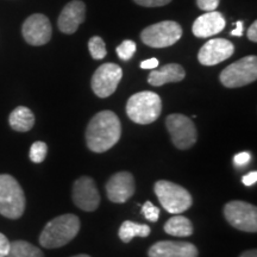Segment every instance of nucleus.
Segmentation results:
<instances>
[{"label": "nucleus", "instance_id": "f257e3e1", "mask_svg": "<svg viewBox=\"0 0 257 257\" xmlns=\"http://www.w3.org/2000/svg\"><path fill=\"white\" fill-rule=\"evenodd\" d=\"M121 135L120 120L112 111L96 113L86 130V143L93 153L101 154L110 150L119 141Z\"/></svg>", "mask_w": 257, "mask_h": 257}, {"label": "nucleus", "instance_id": "f03ea898", "mask_svg": "<svg viewBox=\"0 0 257 257\" xmlns=\"http://www.w3.org/2000/svg\"><path fill=\"white\" fill-rule=\"evenodd\" d=\"M80 220L75 214H62L51 219L41 232L40 243L46 249H56L68 244L79 233Z\"/></svg>", "mask_w": 257, "mask_h": 257}, {"label": "nucleus", "instance_id": "7ed1b4c3", "mask_svg": "<svg viewBox=\"0 0 257 257\" xmlns=\"http://www.w3.org/2000/svg\"><path fill=\"white\" fill-rule=\"evenodd\" d=\"M162 101L159 94L144 91L131 95L126 102V114L131 120L141 125L152 124L160 117Z\"/></svg>", "mask_w": 257, "mask_h": 257}, {"label": "nucleus", "instance_id": "20e7f679", "mask_svg": "<svg viewBox=\"0 0 257 257\" xmlns=\"http://www.w3.org/2000/svg\"><path fill=\"white\" fill-rule=\"evenodd\" d=\"M25 211L23 188L14 176L0 174V214L9 219H18Z\"/></svg>", "mask_w": 257, "mask_h": 257}, {"label": "nucleus", "instance_id": "39448f33", "mask_svg": "<svg viewBox=\"0 0 257 257\" xmlns=\"http://www.w3.org/2000/svg\"><path fill=\"white\" fill-rule=\"evenodd\" d=\"M154 191L162 207L169 213H182L193 204V198L187 189L174 182L161 180L155 184Z\"/></svg>", "mask_w": 257, "mask_h": 257}, {"label": "nucleus", "instance_id": "423d86ee", "mask_svg": "<svg viewBox=\"0 0 257 257\" xmlns=\"http://www.w3.org/2000/svg\"><path fill=\"white\" fill-rule=\"evenodd\" d=\"M257 79V57H243L220 73V82L227 88H238L249 85Z\"/></svg>", "mask_w": 257, "mask_h": 257}, {"label": "nucleus", "instance_id": "0eeeda50", "mask_svg": "<svg viewBox=\"0 0 257 257\" xmlns=\"http://www.w3.org/2000/svg\"><path fill=\"white\" fill-rule=\"evenodd\" d=\"M182 37V28L174 21H163L144 29L141 40L152 48H168Z\"/></svg>", "mask_w": 257, "mask_h": 257}, {"label": "nucleus", "instance_id": "6e6552de", "mask_svg": "<svg viewBox=\"0 0 257 257\" xmlns=\"http://www.w3.org/2000/svg\"><path fill=\"white\" fill-rule=\"evenodd\" d=\"M224 216L234 229L244 232L257 231V208L249 202L233 200L224 207Z\"/></svg>", "mask_w": 257, "mask_h": 257}, {"label": "nucleus", "instance_id": "1a4fd4ad", "mask_svg": "<svg viewBox=\"0 0 257 257\" xmlns=\"http://www.w3.org/2000/svg\"><path fill=\"white\" fill-rule=\"evenodd\" d=\"M166 126L172 137L173 144L178 149H189L197 142V128L192 119L186 115L169 114L166 119Z\"/></svg>", "mask_w": 257, "mask_h": 257}, {"label": "nucleus", "instance_id": "9d476101", "mask_svg": "<svg viewBox=\"0 0 257 257\" xmlns=\"http://www.w3.org/2000/svg\"><path fill=\"white\" fill-rule=\"evenodd\" d=\"M123 70L115 63H104L95 70L92 78V89L99 98H107L113 94L119 85Z\"/></svg>", "mask_w": 257, "mask_h": 257}, {"label": "nucleus", "instance_id": "9b49d317", "mask_svg": "<svg viewBox=\"0 0 257 257\" xmlns=\"http://www.w3.org/2000/svg\"><path fill=\"white\" fill-rule=\"evenodd\" d=\"M73 201L80 210L93 212L100 204V195L94 180L88 176H81L73 185Z\"/></svg>", "mask_w": 257, "mask_h": 257}, {"label": "nucleus", "instance_id": "f8f14e48", "mask_svg": "<svg viewBox=\"0 0 257 257\" xmlns=\"http://www.w3.org/2000/svg\"><path fill=\"white\" fill-rule=\"evenodd\" d=\"M22 34H23L24 40L31 46H44L50 41L51 34H53L50 21L44 15H32L24 22L22 27Z\"/></svg>", "mask_w": 257, "mask_h": 257}, {"label": "nucleus", "instance_id": "ddd939ff", "mask_svg": "<svg viewBox=\"0 0 257 257\" xmlns=\"http://www.w3.org/2000/svg\"><path fill=\"white\" fill-rule=\"evenodd\" d=\"M233 53L234 47L229 40L212 38L199 50L198 60L202 66H216V64L230 59Z\"/></svg>", "mask_w": 257, "mask_h": 257}, {"label": "nucleus", "instance_id": "4468645a", "mask_svg": "<svg viewBox=\"0 0 257 257\" xmlns=\"http://www.w3.org/2000/svg\"><path fill=\"white\" fill-rule=\"evenodd\" d=\"M136 184L131 173L119 172L112 175L106 184L107 198L114 204H124L134 195Z\"/></svg>", "mask_w": 257, "mask_h": 257}, {"label": "nucleus", "instance_id": "2eb2a0df", "mask_svg": "<svg viewBox=\"0 0 257 257\" xmlns=\"http://www.w3.org/2000/svg\"><path fill=\"white\" fill-rule=\"evenodd\" d=\"M86 6L81 0H72L64 6L57 19V27L63 34L72 35L85 22Z\"/></svg>", "mask_w": 257, "mask_h": 257}, {"label": "nucleus", "instance_id": "dca6fc26", "mask_svg": "<svg viewBox=\"0 0 257 257\" xmlns=\"http://www.w3.org/2000/svg\"><path fill=\"white\" fill-rule=\"evenodd\" d=\"M149 257H198L194 244L175 240H161L154 244L148 251Z\"/></svg>", "mask_w": 257, "mask_h": 257}, {"label": "nucleus", "instance_id": "f3484780", "mask_svg": "<svg viewBox=\"0 0 257 257\" xmlns=\"http://www.w3.org/2000/svg\"><path fill=\"white\" fill-rule=\"evenodd\" d=\"M226 25L224 16L218 11L205 12L194 21L192 32L195 37L207 38L219 34Z\"/></svg>", "mask_w": 257, "mask_h": 257}, {"label": "nucleus", "instance_id": "a211bd4d", "mask_svg": "<svg viewBox=\"0 0 257 257\" xmlns=\"http://www.w3.org/2000/svg\"><path fill=\"white\" fill-rule=\"evenodd\" d=\"M185 76L186 72L182 68V66H180L178 63H169L161 67L160 69L153 70L149 74L148 82L152 86H155V87H160V86H163L169 82L182 81Z\"/></svg>", "mask_w": 257, "mask_h": 257}, {"label": "nucleus", "instance_id": "6ab92c4d", "mask_svg": "<svg viewBox=\"0 0 257 257\" xmlns=\"http://www.w3.org/2000/svg\"><path fill=\"white\" fill-rule=\"evenodd\" d=\"M9 123L10 126L18 133H27L35 125V115L30 108L18 106L10 114Z\"/></svg>", "mask_w": 257, "mask_h": 257}, {"label": "nucleus", "instance_id": "aec40b11", "mask_svg": "<svg viewBox=\"0 0 257 257\" xmlns=\"http://www.w3.org/2000/svg\"><path fill=\"white\" fill-rule=\"evenodd\" d=\"M165 231L170 236L188 237L193 233L192 221L184 216L172 217L165 224Z\"/></svg>", "mask_w": 257, "mask_h": 257}, {"label": "nucleus", "instance_id": "412c9836", "mask_svg": "<svg viewBox=\"0 0 257 257\" xmlns=\"http://www.w3.org/2000/svg\"><path fill=\"white\" fill-rule=\"evenodd\" d=\"M150 234V227L146 224H137L131 220H125L121 224L118 236L124 243L131 242L135 237H148Z\"/></svg>", "mask_w": 257, "mask_h": 257}, {"label": "nucleus", "instance_id": "4be33fe9", "mask_svg": "<svg viewBox=\"0 0 257 257\" xmlns=\"http://www.w3.org/2000/svg\"><path fill=\"white\" fill-rule=\"evenodd\" d=\"M6 257H44L40 248L25 240L10 242V249Z\"/></svg>", "mask_w": 257, "mask_h": 257}, {"label": "nucleus", "instance_id": "5701e85b", "mask_svg": "<svg viewBox=\"0 0 257 257\" xmlns=\"http://www.w3.org/2000/svg\"><path fill=\"white\" fill-rule=\"evenodd\" d=\"M88 49L89 53H91V56L94 60H102L106 56V54H107L105 42L99 36L92 37L88 41Z\"/></svg>", "mask_w": 257, "mask_h": 257}, {"label": "nucleus", "instance_id": "b1692460", "mask_svg": "<svg viewBox=\"0 0 257 257\" xmlns=\"http://www.w3.org/2000/svg\"><path fill=\"white\" fill-rule=\"evenodd\" d=\"M48 153V147L44 142H35L30 148V160L34 163H42L46 160Z\"/></svg>", "mask_w": 257, "mask_h": 257}, {"label": "nucleus", "instance_id": "393cba45", "mask_svg": "<svg viewBox=\"0 0 257 257\" xmlns=\"http://www.w3.org/2000/svg\"><path fill=\"white\" fill-rule=\"evenodd\" d=\"M136 49L137 46L134 41L125 40L124 42H121V44L117 47V55L119 56L120 60L128 61L135 55Z\"/></svg>", "mask_w": 257, "mask_h": 257}, {"label": "nucleus", "instance_id": "a878e982", "mask_svg": "<svg viewBox=\"0 0 257 257\" xmlns=\"http://www.w3.org/2000/svg\"><path fill=\"white\" fill-rule=\"evenodd\" d=\"M142 212H143V216L146 217L148 220L153 221V223L157 221V219H159L160 217V210L156 206H154L152 201L144 202V205L142 206Z\"/></svg>", "mask_w": 257, "mask_h": 257}, {"label": "nucleus", "instance_id": "bb28decb", "mask_svg": "<svg viewBox=\"0 0 257 257\" xmlns=\"http://www.w3.org/2000/svg\"><path fill=\"white\" fill-rule=\"evenodd\" d=\"M220 0H197L198 8L205 12L216 11L218 6H219Z\"/></svg>", "mask_w": 257, "mask_h": 257}, {"label": "nucleus", "instance_id": "cd10ccee", "mask_svg": "<svg viewBox=\"0 0 257 257\" xmlns=\"http://www.w3.org/2000/svg\"><path fill=\"white\" fill-rule=\"evenodd\" d=\"M134 2L144 8H160V6L168 5L172 0H134Z\"/></svg>", "mask_w": 257, "mask_h": 257}, {"label": "nucleus", "instance_id": "c85d7f7f", "mask_svg": "<svg viewBox=\"0 0 257 257\" xmlns=\"http://www.w3.org/2000/svg\"><path fill=\"white\" fill-rule=\"evenodd\" d=\"M250 161H251V155H250V154L246 153V152L237 154V155L233 157V162L237 167L246 166L250 162Z\"/></svg>", "mask_w": 257, "mask_h": 257}, {"label": "nucleus", "instance_id": "c756f323", "mask_svg": "<svg viewBox=\"0 0 257 257\" xmlns=\"http://www.w3.org/2000/svg\"><path fill=\"white\" fill-rule=\"evenodd\" d=\"M10 249V240L5 234L0 232V257H6Z\"/></svg>", "mask_w": 257, "mask_h": 257}, {"label": "nucleus", "instance_id": "7c9ffc66", "mask_svg": "<svg viewBox=\"0 0 257 257\" xmlns=\"http://www.w3.org/2000/svg\"><path fill=\"white\" fill-rule=\"evenodd\" d=\"M159 60L153 57V59L149 60H144L142 63H141V68L142 69H155L159 67Z\"/></svg>", "mask_w": 257, "mask_h": 257}, {"label": "nucleus", "instance_id": "2f4dec72", "mask_svg": "<svg viewBox=\"0 0 257 257\" xmlns=\"http://www.w3.org/2000/svg\"><path fill=\"white\" fill-rule=\"evenodd\" d=\"M257 181V172H250L249 174H246L245 176H243L242 178V182L245 186H252L255 185Z\"/></svg>", "mask_w": 257, "mask_h": 257}, {"label": "nucleus", "instance_id": "473e14b6", "mask_svg": "<svg viewBox=\"0 0 257 257\" xmlns=\"http://www.w3.org/2000/svg\"><path fill=\"white\" fill-rule=\"evenodd\" d=\"M248 38L253 43L257 42V22L255 21L248 29Z\"/></svg>", "mask_w": 257, "mask_h": 257}, {"label": "nucleus", "instance_id": "72a5a7b5", "mask_svg": "<svg viewBox=\"0 0 257 257\" xmlns=\"http://www.w3.org/2000/svg\"><path fill=\"white\" fill-rule=\"evenodd\" d=\"M243 32H244V22L238 21V22H236V29H233L230 34L232 35V36L240 37V36H243Z\"/></svg>", "mask_w": 257, "mask_h": 257}, {"label": "nucleus", "instance_id": "f704fd0d", "mask_svg": "<svg viewBox=\"0 0 257 257\" xmlns=\"http://www.w3.org/2000/svg\"><path fill=\"white\" fill-rule=\"evenodd\" d=\"M239 257H257V251L255 249L246 250V251H244Z\"/></svg>", "mask_w": 257, "mask_h": 257}, {"label": "nucleus", "instance_id": "c9c22d12", "mask_svg": "<svg viewBox=\"0 0 257 257\" xmlns=\"http://www.w3.org/2000/svg\"><path fill=\"white\" fill-rule=\"evenodd\" d=\"M72 257H91V256L85 255V253H81V255H75V256H72Z\"/></svg>", "mask_w": 257, "mask_h": 257}]
</instances>
